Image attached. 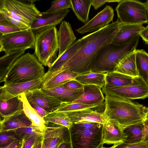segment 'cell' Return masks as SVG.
I'll use <instances>...</instances> for the list:
<instances>
[{
	"mask_svg": "<svg viewBox=\"0 0 148 148\" xmlns=\"http://www.w3.org/2000/svg\"><path fill=\"white\" fill-rule=\"evenodd\" d=\"M120 23L118 19L106 27L82 37L77 51L58 70L69 69L79 74L91 71L95 59L102 50L111 43Z\"/></svg>",
	"mask_w": 148,
	"mask_h": 148,
	"instance_id": "obj_1",
	"label": "cell"
},
{
	"mask_svg": "<svg viewBox=\"0 0 148 148\" xmlns=\"http://www.w3.org/2000/svg\"><path fill=\"white\" fill-rule=\"evenodd\" d=\"M105 109L103 112L105 118L118 123L126 127L144 120L145 106L130 100L106 96Z\"/></svg>",
	"mask_w": 148,
	"mask_h": 148,
	"instance_id": "obj_2",
	"label": "cell"
},
{
	"mask_svg": "<svg viewBox=\"0 0 148 148\" xmlns=\"http://www.w3.org/2000/svg\"><path fill=\"white\" fill-rule=\"evenodd\" d=\"M45 73L44 68L34 54L28 52L15 61L3 82L5 85L27 82L41 79Z\"/></svg>",
	"mask_w": 148,
	"mask_h": 148,
	"instance_id": "obj_3",
	"label": "cell"
},
{
	"mask_svg": "<svg viewBox=\"0 0 148 148\" xmlns=\"http://www.w3.org/2000/svg\"><path fill=\"white\" fill-rule=\"evenodd\" d=\"M139 38V35L124 45L115 46L111 43L107 46L95 59L91 71L105 73L113 71L122 59L136 51Z\"/></svg>",
	"mask_w": 148,
	"mask_h": 148,
	"instance_id": "obj_4",
	"label": "cell"
},
{
	"mask_svg": "<svg viewBox=\"0 0 148 148\" xmlns=\"http://www.w3.org/2000/svg\"><path fill=\"white\" fill-rule=\"evenodd\" d=\"M103 128L96 122L72 123L69 129L72 148H99L103 145Z\"/></svg>",
	"mask_w": 148,
	"mask_h": 148,
	"instance_id": "obj_5",
	"label": "cell"
},
{
	"mask_svg": "<svg viewBox=\"0 0 148 148\" xmlns=\"http://www.w3.org/2000/svg\"><path fill=\"white\" fill-rule=\"evenodd\" d=\"M36 1L0 0V14L31 29L40 13L34 3Z\"/></svg>",
	"mask_w": 148,
	"mask_h": 148,
	"instance_id": "obj_6",
	"label": "cell"
},
{
	"mask_svg": "<svg viewBox=\"0 0 148 148\" xmlns=\"http://www.w3.org/2000/svg\"><path fill=\"white\" fill-rule=\"evenodd\" d=\"M58 31L55 26L36 34L34 55L42 65L50 68L57 58L59 50Z\"/></svg>",
	"mask_w": 148,
	"mask_h": 148,
	"instance_id": "obj_7",
	"label": "cell"
},
{
	"mask_svg": "<svg viewBox=\"0 0 148 148\" xmlns=\"http://www.w3.org/2000/svg\"><path fill=\"white\" fill-rule=\"evenodd\" d=\"M121 23L127 24L147 23V8L145 3L135 0H124L116 8Z\"/></svg>",
	"mask_w": 148,
	"mask_h": 148,
	"instance_id": "obj_8",
	"label": "cell"
},
{
	"mask_svg": "<svg viewBox=\"0 0 148 148\" xmlns=\"http://www.w3.org/2000/svg\"><path fill=\"white\" fill-rule=\"evenodd\" d=\"M35 34L28 29L0 35V52L5 53L21 49L34 48Z\"/></svg>",
	"mask_w": 148,
	"mask_h": 148,
	"instance_id": "obj_9",
	"label": "cell"
},
{
	"mask_svg": "<svg viewBox=\"0 0 148 148\" xmlns=\"http://www.w3.org/2000/svg\"><path fill=\"white\" fill-rule=\"evenodd\" d=\"M101 90L106 96L130 100L148 97V86L145 83L121 87L105 86Z\"/></svg>",
	"mask_w": 148,
	"mask_h": 148,
	"instance_id": "obj_10",
	"label": "cell"
},
{
	"mask_svg": "<svg viewBox=\"0 0 148 148\" xmlns=\"http://www.w3.org/2000/svg\"><path fill=\"white\" fill-rule=\"evenodd\" d=\"M69 12L68 9L52 13L40 12L37 18L34 22L31 30L36 35L41 31L60 23Z\"/></svg>",
	"mask_w": 148,
	"mask_h": 148,
	"instance_id": "obj_11",
	"label": "cell"
},
{
	"mask_svg": "<svg viewBox=\"0 0 148 148\" xmlns=\"http://www.w3.org/2000/svg\"><path fill=\"white\" fill-rule=\"evenodd\" d=\"M41 79L29 82L4 84L0 87V100L7 101L29 91L41 88Z\"/></svg>",
	"mask_w": 148,
	"mask_h": 148,
	"instance_id": "obj_12",
	"label": "cell"
},
{
	"mask_svg": "<svg viewBox=\"0 0 148 148\" xmlns=\"http://www.w3.org/2000/svg\"><path fill=\"white\" fill-rule=\"evenodd\" d=\"M114 15L113 9L110 6L106 5L84 26L77 29L76 31L82 34L97 31L109 25L113 21Z\"/></svg>",
	"mask_w": 148,
	"mask_h": 148,
	"instance_id": "obj_13",
	"label": "cell"
},
{
	"mask_svg": "<svg viewBox=\"0 0 148 148\" xmlns=\"http://www.w3.org/2000/svg\"><path fill=\"white\" fill-rule=\"evenodd\" d=\"M125 128L116 121L106 119L103 124V144L116 145L123 143L127 138L124 132Z\"/></svg>",
	"mask_w": 148,
	"mask_h": 148,
	"instance_id": "obj_14",
	"label": "cell"
},
{
	"mask_svg": "<svg viewBox=\"0 0 148 148\" xmlns=\"http://www.w3.org/2000/svg\"><path fill=\"white\" fill-rule=\"evenodd\" d=\"M24 93L28 101L35 103L49 113L56 111L62 103L56 98L46 94L41 88Z\"/></svg>",
	"mask_w": 148,
	"mask_h": 148,
	"instance_id": "obj_15",
	"label": "cell"
},
{
	"mask_svg": "<svg viewBox=\"0 0 148 148\" xmlns=\"http://www.w3.org/2000/svg\"><path fill=\"white\" fill-rule=\"evenodd\" d=\"M67 130L62 127L47 128L44 132L41 148H58L64 142H70Z\"/></svg>",
	"mask_w": 148,
	"mask_h": 148,
	"instance_id": "obj_16",
	"label": "cell"
},
{
	"mask_svg": "<svg viewBox=\"0 0 148 148\" xmlns=\"http://www.w3.org/2000/svg\"><path fill=\"white\" fill-rule=\"evenodd\" d=\"M79 75L78 73L71 71L69 69L51 73H45L41 78V88L49 89L54 88L75 79Z\"/></svg>",
	"mask_w": 148,
	"mask_h": 148,
	"instance_id": "obj_17",
	"label": "cell"
},
{
	"mask_svg": "<svg viewBox=\"0 0 148 148\" xmlns=\"http://www.w3.org/2000/svg\"><path fill=\"white\" fill-rule=\"evenodd\" d=\"M124 132L127 136L123 142L131 144L142 142L148 140V120L143 121L125 127Z\"/></svg>",
	"mask_w": 148,
	"mask_h": 148,
	"instance_id": "obj_18",
	"label": "cell"
},
{
	"mask_svg": "<svg viewBox=\"0 0 148 148\" xmlns=\"http://www.w3.org/2000/svg\"><path fill=\"white\" fill-rule=\"evenodd\" d=\"M144 28L142 24H127L121 23L119 30L111 43L115 46L126 44L139 36Z\"/></svg>",
	"mask_w": 148,
	"mask_h": 148,
	"instance_id": "obj_19",
	"label": "cell"
},
{
	"mask_svg": "<svg viewBox=\"0 0 148 148\" xmlns=\"http://www.w3.org/2000/svg\"><path fill=\"white\" fill-rule=\"evenodd\" d=\"M32 126L31 121L26 116L23 110L1 120L0 132Z\"/></svg>",
	"mask_w": 148,
	"mask_h": 148,
	"instance_id": "obj_20",
	"label": "cell"
},
{
	"mask_svg": "<svg viewBox=\"0 0 148 148\" xmlns=\"http://www.w3.org/2000/svg\"><path fill=\"white\" fill-rule=\"evenodd\" d=\"M58 34L59 50L57 58H58L69 49L75 41L76 38L71 25L65 21L61 23Z\"/></svg>",
	"mask_w": 148,
	"mask_h": 148,
	"instance_id": "obj_21",
	"label": "cell"
},
{
	"mask_svg": "<svg viewBox=\"0 0 148 148\" xmlns=\"http://www.w3.org/2000/svg\"><path fill=\"white\" fill-rule=\"evenodd\" d=\"M41 89L46 94L56 98L62 103L73 102L78 99L84 91V88L78 90H69L64 87L62 84L50 89L41 88Z\"/></svg>",
	"mask_w": 148,
	"mask_h": 148,
	"instance_id": "obj_22",
	"label": "cell"
},
{
	"mask_svg": "<svg viewBox=\"0 0 148 148\" xmlns=\"http://www.w3.org/2000/svg\"><path fill=\"white\" fill-rule=\"evenodd\" d=\"M105 100V97L100 87L95 85H84L82 94L72 103L103 104Z\"/></svg>",
	"mask_w": 148,
	"mask_h": 148,
	"instance_id": "obj_23",
	"label": "cell"
},
{
	"mask_svg": "<svg viewBox=\"0 0 148 148\" xmlns=\"http://www.w3.org/2000/svg\"><path fill=\"white\" fill-rule=\"evenodd\" d=\"M68 116L72 123L94 122L103 124L106 120L103 113L91 109H85L68 112Z\"/></svg>",
	"mask_w": 148,
	"mask_h": 148,
	"instance_id": "obj_24",
	"label": "cell"
},
{
	"mask_svg": "<svg viewBox=\"0 0 148 148\" xmlns=\"http://www.w3.org/2000/svg\"><path fill=\"white\" fill-rule=\"evenodd\" d=\"M106 82L105 86L111 87H121L145 83L140 77H132L114 71L106 73Z\"/></svg>",
	"mask_w": 148,
	"mask_h": 148,
	"instance_id": "obj_25",
	"label": "cell"
},
{
	"mask_svg": "<svg viewBox=\"0 0 148 148\" xmlns=\"http://www.w3.org/2000/svg\"><path fill=\"white\" fill-rule=\"evenodd\" d=\"M20 97L23 103V110L26 116L31 121L33 126L44 132L47 129L45 121L42 116L31 106L24 93L21 94Z\"/></svg>",
	"mask_w": 148,
	"mask_h": 148,
	"instance_id": "obj_26",
	"label": "cell"
},
{
	"mask_svg": "<svg viewBox=\"0 0 148 148\" xmlns=\"http://www.w3.org/2000/svg\"><path fill=\"white\" fill-rule=\"evenodd\" d=\"M135 51L122 59L113 71L132 77H139L136 65Z\"/></svg>",
	"mask_w": 148,
	"mask_h": 148,
	"instance_id": "obj_27",
	"label": "cell"
},
{
	"mask_svg": "<svg viewBox=\"0 0 148 148\" xmlns=\"http://www.w3.org/2000/svg\"><path fill=\"white\" fill-rule=\"evenodd\" d=\"M43 119L46 122L47 127L62 126L69 129L72 124L67 113L63 112L55 111L51 112Z\"/></svg>",
	"mask_w": 148,
	"mask_h": 148,
	"instance_id": "obj_28",
	"label": "cell"
},
{
	"mask_svg": "<svg viewBox=\"0 0 148 148\" xmlns=\"http://www.w3.org/2000/svg\"><path fill=\"white\" fill-rule=\"evenodd\" d=\"M106 73L91 71L79 74L75 79L84 85H95L102 88L106 84Z\"/></svg>",
	"mask_w": 148,
	"mask_h": 148,
	"instance_id": "obj_29",
	"label": "cell"
},
{
	"mask_svg": "<svg viewBox=\"0 0 148 148\" xmlns=\"http://www.w3.org/2000/svg\"><path fill=\"white\" fill-rule=\"evenodd\" d=\"M82 38L75 41L70 47L53 62L45 74L53 73L59 70L72 57L79 49Z\"/></svg>",
	"mask_w": 148,
	"mask_h": 148,
	"instance_id": "obj_30",
	"label": "cell"
},
{
	"mask_svg": "<svg viewBox=\"0 0 148 148\" xmlns=\"http://www.w3.org/2000/svg\"><path fill=\"white\" fill-rule=\"evenodd\" d=\"M0 101V114L3 118L11 116L23 109L20 95L7 101Z\"/></svg>",
	"mask_w": 148,
	"mask_h": 148,
	"instance_id": "obj_31",
	"label": "cell"
},
{
	"mask_svg": "<svg viewBox=\"0 0 148 148\" xmlns=\"http://www.w3.org/2000/svg\"><path fill=\"white\" fill-rule=\"evenodd\" d=\"M72 10L80 21L85 24L89 21L92 0H70Z\"/></svg>",
	"mask_w": 148,
	"mask_h": 148,
	"instance_id": "obj_32",
	"label": "cell"
},
{
	"mask_svg": "<svg viewBox=\"0 0 148 148\" xmlns=\"http://www.w3.org/2000/svg\"><path fill=\"white\" fill-rule=\"evenodd\" d=\"M135 53L139 77L148 86V53L141 49H136Z\"/></svg>",
	"mask_w": 148,
	"mask_h": 148,
	"instance_id": "obj_33",
	"label": "cell"
},
{
	"mask_svg": "<svg viewBox=\"0 0 148 148\" xmlns=\"http://www.w3.org/2000/svg\"><path fill=\"white\" fill-rule=\"evenodd\" d=\"M21 49L5 53L0 58V82H3L7 72L15 61L25 52Z\"/></svg>",
	"mask_w": 148,
	"mask_h": 148,
	"instance_id": "obj_34",
	"label": "cell"
},
{
	"mask_svg": "<svg viewBox=\"0 0 148 148\" xmlns=\"http://www.w3.org/2000/svg\"><path fill=\"white\" fill-rule=\"evenodd\" d=\"M102 105L99 104H86L72 102L62 103L56 111L68 112L85 109H92L100 107Z\"/></svg>",
	"mask_w": 148,
	"mask_h": 148,
	"instance_id": "obj_35",
	"label": "cell"
},
{
	"mask_svg": "<svg viewBox=\"0 0 148 148\" xmlns=\"http://www.w3.org/2000/svg\"><path fill=\"white\" fill-rule=\"evenodd\" d=\"M22 140H25L36 135H43L44 132L33 126L19 128L12 130Z\"/></svg>",
	"mask_w": 148,
	"mask_h": 148,
	"instance_id": "obj_36",
	"label": "cell"
},
{
	"mask_svg": "<svg viewBox=\"0 0 148 148\" xmlns=\"http://www.w3.org/2000/svg\"><path fill=\"white\" fill-rule=\"evenodd\" d=\"M22 140L14 131L12 130L0 132V147H3L12 143Z\"/></svg>",
	"mask_w": 148,
	"mask_h": 148,
	"instance_id": "obj_37",
	"label": "cell"
},
{
	"mask_svg": "<svg viewBox=\"0 0 148 148\" xmlns=\"http://www.w3.org/2000/svg\"><path fill=\"white\" fill-rule=\"evenodd\" d=\"M69 8H72L70 0H55L51 2L50 8L46 12L52 13Z\"/></svg>",
	"mask_w": 148,
	"mask_h": 148,
	"instance_id": "obj_38",
	"label": "cell"
},
{
	"mask_svg": "<svg viewBox=\"0 0 148 148\" xmlns=\"http://www.w3.org/2000/svg\"><path fill=\"white\" fill-rule=\"evenodd\" d=\"M17 27L5 20H0V35L7 34L21 30Z\"/></svg>",
	"mask_w": 148,
	"mask_h": 148,
	"instance_id": "obj_39",
	"label": "cell"
},
{
	"mask_svg": "<svg viewBox=\"0 0 148 148\" xmlns=\"http://www.w3.org/2000/svg\"><path fill=\"white\" fill-rule=\"evenodd\" d=\"M43 135H34L25 140L22 148H34L42 139Z\"/></svg>",
	"mask_w": 148,
	"mask_h": 148,
	"instance_id": "obj_40",
	"label": "cell"
},
{
	"mask_svg": "<svg viewBox=\"0 0 148 148\" xmlns=\"http://www.w3.org/2000/svg\"><path fill=\"white\" fill-rule=\"evenodd\" d=\"M113 148H148V140L136 143L127 144L124 143L112 146Z\"/></svg>",
	"mask_w": 148,
	"mask_h": 148,
	"instance_id": "obj_41",
	"label": "cell"
},
{
	"mask_svg": "<svg viewBox=\"0 0 148 148\" xmlns=\"http://www.w3.org/2000/svg\"><path fill=\"white\" fill-rule=\"evenodd\" d=\"M62 85L65 88L71 90L83 89L84 86V85L75 79L69 80Z\"/></svg>",
	"mask_w": 148,
	"mask_h": 148,
	"instance_id": "obj_42",
	"label": "cell"
},
{
	"mask_svg": "<svg viewBox=\"0 0 148 148\" xmlns=\"http://www.w3.org/2000/svg\"><path fill=\"white\" fill-rule=\"evenodd\" d=\"M121 0H92V5L93 7L95 10H97L99 8L101 7L106 3L111 2H121Z\"/></svg>",
	"mask_w": 148,
	"mask_h": 148,
	"instance_id": "obj_43",
	"label": "cell"
},
{
	"mask_svg": "<svg viewBox=\"0 0 148 148\" xmlns=\"http://www.w3.org/2000/svg\"><path fill=\"white\" fill-rule=\"evenodd\" d=\"M31 106L38 112L43 118L47 114L48 112L41 108L37 104L32 101H28Z\"/></svg>",
	"mask_w": 148,
	"mask_h": 148,
	"instance_id": "obj_44",
	"label": "cell"
},
{
	"mask_svg": "<svg viewBox=\"0 0 148 148\" xmlns=\"http://www.w3.org/2000/svg\"><path fill=\"white\" fill-rule=\"evenodd\" d=\"M25 140H21L14 142L9 145L0 148H21Z\"/></svg>",
	"mask_w": 148,
	"mask_h": 148,
	"instance_id": "obj_45",
	"label": "cell"
},
{
	"mask_svg": "<svg viewBox=\"0 0 148 148\" xmlns=\"http://www.w3.org/2000/svg\"><path fill=\"white\" fill-rule=\"evenodd\" d=\"M147 24V26L144 27L140 32L139 35L140 36L147 44H148V23Z\"/></svg>",
	"mask_w": 148,
	"mask_h": 148,
	"instance_id": "obj_46",
	"label": "cell"
},
{
	"mask_svg": "<svg viewBox=\"0 0 148 148\" xmlns=\"http://www.w3.org/2000/svg\"><path fill=\"white\" fill-rule=\"evenodd\" d=\"M58 148H72L71 143L64 142L61 143Z\"/></svg>",
	"mask_w": 148,
	"mask_h": 148,
	"instance_id": "obj_47",
	"label": "cell"
},
{
	"mask_svg": "<svg viewBox=\"0 0 148 148\" xmlns=\"http://www.w3.org/2000/svg\"><path fill=\"white\" fill-rule=\"evenodd\" d=\"M145 118L148 120V107H145L144 109Z\"/></svg>",
	"mask_w": 148,
	"mask_h": 148,
	"instance_id": "obj_48",
	"label": "cell"
},
{
	"mask_svg": "<svg viewBox=\"0 0 148 148\" xmlns=\"http://www.w3.org/2000/svg\"><path fill=\"white\" fill-rule=\"evenodd\" d=\"M42 144V139L39 142L34 148H41Z\"/></svg>",
	"mask_w": 148,
	"mask_h": 148,
	"instance_id": "obj_49",
	"label": "cell"
},
{
	"mask_svg": "<svg viewBox=\"0 0 148 148\" xmlns=\"http://www.w3.org/2000/svg\"><path fill=\"white\" fill-rule=\"evenodd\" d=\"M102 146H101V147H100L99 148H113L112 146L110 147H104Z\"/></svg>",
	"mask_w": 148,
	"mask_h": 148,
	"instance_id": "obj_50",
	"label": "cell"
},
{
	"mask_svg": "<svg viewBox=\"0 0 148 148\" xmlns=\"http://www.w3.org/2000/svg\"><path fill=\"white\" fill-rule=\"evenodd\" d=\"M147 7V10H148V0H147L146 2L145 3Z\"/></svg>",
	"mask_w": 148,
	"mask_h": 148,
	"instance_id": "obj_51",
	"label": "cell"
},
{
	"mask_svg": "<svg viewBox=\"0 0 148 148\" xmlns=\"http://www.w3.org/2000/svg\"><path fill=\"white\" fill-rule=\"evenodd\" d=\"M147 18H148V10H147Z\"/></svg>",
	"mask_w": 148,
	"mask_h": 148,
	"instance_id": "obj_52",
	"label": "cell"
},
{
	"mask_svg": "<svg viewBox=\"0 0 148 148\" xmlns=\"http://www.w3.org/2000/svg\"><path fill=\"white\" fill-rule=\"evenodd\" d=\"M22 147H23V146H22ZM22 147L21 148H22Z\"/></svg>",
	"mask_w": 148,
	"mask_h": 148,
	"instance_id": "obj_53",
	"label": "cell"
}]
</instances>
